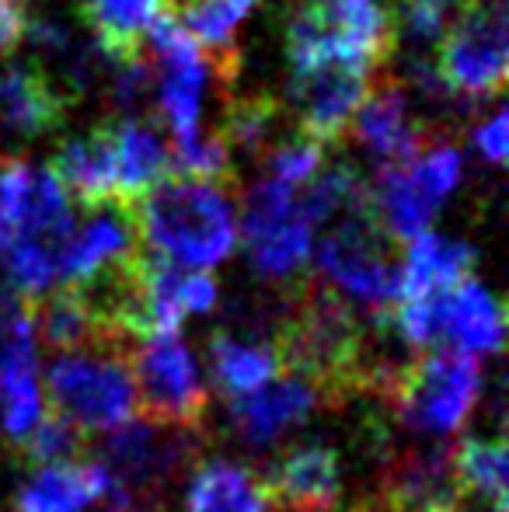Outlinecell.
<instances>
[{
    "label": "cell",
    "instance_id": "3",
    "mask_svg": "<svg viewBox=\"0 0 509 512\" xmlns=\"http://www.w3.org/2000/svg\"><path fill=\"white\" fill-rule=\"evenodd\" d=\"M332 230L321 237L314 255V279L332 297L349 304L356 314L387 328V317L398 300L401 244L384 230L374 206V189L346 206Z\"/></svg>",
    "mask_w": 509,
    "mask_h": 512
},
{
    "label": "cell",
    "instance_id": "24",
    "mask_svg": "<svg viewBox=\"0 0 509 512\" xmlns=\"http://www.w3.org/2000/svg\"><path fill=\"white\" fill-rule=\"evenodd\" d=\"M161 7L164 0H84L81 21L112 63H133L147 56L143 42Z\"/></svg>",
    "mask_w": 509,
    "mask_h": 512
},
{
    "label": "cell",
    "instance_id": "29",
    "mask_svg": "<svg viewBox=\"0 0 509 512\" xmlns=\"http://www.w3.org/2000/svg\"><path fill=\"white\" fill-rule=\"evenodd\" d=\"M14 453H18L21 464L32 467L70 464V460H77L84 453V432L46 408L39 422H35V429L14 446Z\"/></svg>",
    "mask_w": 509,
    "mask_h": 512
},
{
    "label": "cell",
    "instance_id": "33",
    "mask_svg": "<svg viewBox=\"0 0 509 512\" xmlns=\"http://www.w3.org/2000/svg\"><path fill=\"white\" fill-rule=\"evenodd\" d=\"M28 7L25 0H0V53H14L28 35Z\"/></svg>",
    "mask_w": 509,
    "mask_h": 512
},
{
    "label": "cell",
    "instance_id": "1",
    "mask_svg": "<svg viewBox=\"0 0 509 512\" xmlns=\"http://www.w3.org/2000/svg\"><path fill=\"white\" fill-rule=\"evenodd\" d=\"M74 227V206L49 164L0 161V262L21 297L39 300L53 290Z\"/></svg>",
    "mask_w": 509,
    "mask_h": 512
},
{
    "label": "cell",
    "instance_id": "12",
    "mask_svg": "<svg viewBox=\"0 0 509 512\" xmlns=\"http://www.w3.org/2000/svg\"><path fill=\"white\" fill-rule=\"evenodd\" d=\"M374 70L353 63H321L297 70L290 81V102L297 108V133L311 136L321 147H332L349 133L356 108L374 88Z\"/></svg>",
    "mask_w": 509,
    "mask_h": 512
},
{
    "label": "cell",
    "instance_id": "23",
    "mask_svg": "<svg viewBox=\"0 0 509 512\" xmlns=\"http://www.w3.org/2000/svg\"><path fill=\"white\" fill-rule=\"evenodd\" d=\"M105 492V471L98 460L35 467V474L14 495V512H84Z\"/></svg>",
    "mask_w": 509,
    "mask_h": 512
},
{
    "label": "cell",
    "instance_id": "15",
    "mask_svg": "<svg viewBox=\"0 0 509 512\" xmlns=\"http://www.w3.org/2000/svg\"><path fill=\"white\" fill-rule=\"evenodd\" d=\"M349 126H353V133L360 136V143L374 154V161L381 164V168L405 164L408 157H415L433 140V136L412 119L405 88H401L398 81H391V77L374 81V88L363 98V105L356 108Z\"/></svg>",
    "mask_w": 509,
    "mask_h": 512
},
{
    "label": "cell",
    "instance_id": "11",
    "mask_svg": "<svg viewBox=\"0 0 509 512\" xmlns=\"http://www.w3.org/2000/svg\"><path fill=\"white\" fill-rule=\"evenodd\" d=\"M314 223L300 206V192L276 178H262L245 199L241 241L248 262L265 279H297L314 251Z\"/></svg>",
    "mask_w": 509,
    "mask_h": 512
},
{
    "label": "cell",
    "instance_id": "28",
    "mask_svg": "<svg viewBox=\"0 0 509 512\" xmlns=\"http://www.w3.org/2000/svg\"><path fill=\"white\" fill-rule=\"evenodd\" d=\"M258 0H175L182 28L206 53H234V28Z\"/></svg>",
    "mask_w": 509,
    "mask_h": 512
},
{
    "label": "cell",
    "instance_id": "35",
    "mask_svg": "<svg viewBox=\"0 0 509 512\" xmlns=\"http://www.w3.org/2000/svg\"><path fill=\"white\" fill-rule=\"evenodd\" d=\"M401 4H429V7H447V0H401Z\"/></svg>",
    "mask_w": 509,
    "mask_h": 512
},
{
    "label": "cell",
    "instance_id": "14",
    "mask_svg": "<svg viewBox=\"0 0 509 512\" xmlns=\"http://www.w3.org/2000/svg\"><path fill=\"white\" fill-rule=\"evenodd\" d=\"M325 405L318 387L311 380L297 377L290 370H279L272 380L258 384L255 391L227 398L231 425L248 446H269L300 422L311 418V411Z\"/></svg>",
    "mask_w": 509,
    "mask_h": 512
},
{
    "label": "cell",
    "instance_id": "7",
    "mask_svg": "<svg viewBox=\"0 0 509 512\" xmlns=\"http://www.w3.org/2000/svg\"><path fill=\"white\" fill-rule=\"evenodd\" d=\"M49 411L81 432H109L136 415L129 345L98 342L60 352L46 373Z\"/></svg>",
    "mask_w": 509,
    "mask_h": 512
},
{
    "label": "cell",
    "instance_id": "32",
    "mask_svg": "<svg viewBox=\"0 0 509 512\" xmlns=\"http://www.w3.org/2000/svg\"><path fill=\"white\" fill-rule=\"evenodd\" d=\"M506 133H509V115L503 112V108H499V112L475 133L482 157L489 164H496V168H503V164H506V150H509V136Z\"/></svg>",
    "mask_w": 509,
    "mask_h": 512
},
{
    "label": "cell",
    "instance_id": "9",
    "mask_svg": "<svg viewBox=\"0 0 509 512\" xmlns=\"http://www.w3.org/2000/svg\"><path fill=\"white\" fill-rule=\"evenodd\" d=\"M129 370H133L140 418L171 429H203L210 394L178 331L140 338V345L129 349Z\"/></svg>",
    "mask_w": 509,
    "mask_h": 512
},
{
    "label": "cell",
    "instance_id": "6",
    "mask_svg": "<svg viewBox=\"0 0 509 512\" xmlns=\"http://www.w3.org/2000/svg\"><path fill=\"white\" fill-rule=\"evenodd\" d=\"M377 394L394 418L415 432L450 436L464 429L482 394V366L457 349H426L405 366H391Z\"/></svg>",
    "mask_w": 509,
    "mask_h": 512
},
{
    "label": "cell",
    "instance_id": "31",
    "mask_svg": "<svg viewBox=\"0 0 509 512\" xmlns=\"http://www.w3.org/2000/svg\"><path fill=\"white\" fill-rule=\"evenodd\" d=\"M325 150L321 143H314L311 136L293 133L290 140L269 143L262 150L265 154V178H276L283 185L300 189L304 182H311L321 168H325Z\"/></svg>",
    "mask_w": 509,
    "mask_h": 512
},
{
    "label": "cell",
    "instance_id": "19",
    "mask_svg": "<svg viewBox=\"0 0 509 512\" xmlns=\"http://www.w3.org/2000/svg\"><path fill=\"white\" fill-rule=\"evenodd\" d=\"M443 342L468 356H496L506 342L503 304L475 276L450 286L443 297Z\"/></svg>",
    "mask_w": 509,
    "mask_h": 512
},
{
    "label": "cell",
    "instance_id": "18",
    "mask_svg": "<svg viewBox=\"0 0 509 512\" xmlns=\"http://www.w3.org/2000/svg\"><path fill=\"white\" fill-rule=\"evenodd\" d=\"M70 112V98L39 63H11L0 74V126L18 136L53 133Z\"/></svg>",
    "mask_w": 509,
    "mask_h": 512
},
{
    "label": "cell",
    "instance_id": "21",
    "mask_svg": "<svg viewBox=\"0 0 509 512\" xmlns=\"http://www.w3.org/2000/svg\"><path fill=\"white\" fill-rule=\"evenodd\" d=\"M471 269H475V248L471 244L450 241V237H440L433 230H422L419 237L408 241L405 255H401L398 300L450 290L461 279H468Z\"/></svg>",
    "mask_w": 509,
    "mask_h": 512
},
{
    "label": "cell",
    "instance_id": "16",
    "mask_svg": "<svg viewBox=\"0 0 509 512\" xmlns=\"http://www.w3.org/2000/svg\"><path fill=\"white\" fill-rule=\"evenodd\" d=\"M265 485L283 512H332L342 495V460L332 446H297L272 464Z\"/></svg>",
    "mask_w": 509,
    "mask_h": 512
},
{
    "label": "cell",
    "instance_id": "8",
    "mask_svg": "<svg viewBox=\"0 0 509 512\" xmlns=\"http://www.w3.org/2000/svg\"><path fill=\"white\" fill-rule=\"evenodd\" d=\"M450 98L485 102L506 91L509 21L503 0H464L440 39L433 63Z\"/></svg>",
    "mask_w": 509,
    "mask_h": 512
},
{
    "label": "cell",
    "instance_id": "2",
    "mask_svg": "<svg viewBox=\"0 0 509 512\" xmlns=\"http://www.w3.org/2000/svg\"><path fill=\"white\" fill-rule=\"evenodd\" d=\"M238 182H199L168 175L136 199L140 241L178 269H213L238 244Z\"/></svg>",
    "mask_w": 509,
    "mask_h": 512
},
{
    "label": "cell",
    "instance_id": "27",
    "mask_svg": "<svg viewBox=\"0 0 509 512\" xmlns=\"http://www.w3.org/2000/svg\"><path fill=\"white\" fill-rule=\"evenodd\" d=\"M32 317H35V335L56 352H70V349H84V345L105 342L88 304H84L70 286H63L60 293L39 300V304L32 300Z\"/></svg>",
    "mask_w": 509,
    "mask_h": 512
},
{
    "label": "cell",
    "instance_id": "22",
    "mask_svg": "<svg viewBox=\"0 0 509 512\" xmlns=\"http://www.w3.org/2000/svg\"><path fill=\"white\" fill-rule=\"evenodd\" d=\"M119 147V199H143L157 182L168 178L171 147L164 140V126L154 112L126 115L116 122Z\"/></svg>",
    "mask_w": 509,
    "mask_h": 512
},
{
    "label": "cell",
    "instance_id": "10",
    "mask_svg": "<svg viewBox=\"0 0 509 512\" xmlns=\"http://www.w3.org/2000/svg\"><path fill=\"white\" fill-rule=\"evenodd\" d=\"M461 182V150L450 140H429L405 164L377 171L374 206L384 230L398 244H408L429 230L436 209Z\"/></svg>",
    "mask_w": 509,
    "mask_h": 512
},
{
    "label": "cell",
    "instance_id": "25",
    "mask_svg": "<svg viewBox=\"0 0 509 512\" xmlns=\"http://www.w3.org/2000/svg\"><path fill=\"white\" fill-rule=\"evenodd\" d=\"M450 478L454 492L471 495L489 512H509V450L503 436L464 439L450 450Z\"/></svg>",
    "mask_w": 509,
    "mask_h": 512
},
{
    "label": "cell",
    "instance_id": "17",
    "mask_svg": "<svg viewBox=\"0 0 509 512\" xmlns=\"http://www.w3.org/2000/svg\"><path fill=\"white\" fill-rule=\"evenodd\" d=\"M49 171L60 178L67 196L84 209L119 199V147L116 122H102L98 129L67 140L49 161Z\"/></svg>",
    "mask_w": 509,
    "mask_h": 512
},
{
    "label": "cell",
    "instance_id": "30",
    "mask_svg": "<svg viewBox=\"0 0 509 512\" xmlns=\"http://www.w3.org/2000/svg\"><path fill=\"white\" fill-rule=\"evenodd\" d=\"M279 119V102L269 95H252V98H234L224 112V126L217 129L227 140L231 150H265L269 147V133Z\"/></svg>",
    "mask_w": 509,
    "mask_h": 512
},
{
    "label": "cell",
    "instance_id": "26",
    "mask_svg": "<svg viewBox=\"0 0 509 512\" xmlns=\"http://www.w3.org/2000/svg\"><path fill=\"white\" fill-rule=\"evenodd\" d=\"M210 373L224 398L255 391L258 384L279 373V356L272 342H248L231 331H213L210 338Z\"/></svg>",
    "mask_w": 509,
    "mask_h": 512
},
{
    "label": "cell",
    "instance_id": "20",
    "mask_svg": "<svg viewBox=\"0 0 509 512\" xmlns=\"http://www.w3.org/2000/svg\"><path fill=\"white\" fill-rule=\"evenodd\" d=\"M265 478L234 460H199L185 492V512H272Z\"/></svg>",
    "mask_w": 509,
    "mask_h": 512
},
{
    "label": "cell",
    "instance_id": "34",
    "mask_svg": "<svg viewBox=\"0 0 509 512\" xmlns=\"http://www.w3.org/2000/svg\"><path fill=\"white\" fill-rule=\"evenodd\" d=\"M422 512H461V509H457V499H447V502H433V506H426Z\"/></svg>",
    "mask_w": 509,
    "mask_h": 512
},
{
    "label": "cell",
    "instance_id": "36",
    "mask_svg": "<svg viewBox=\"0 0 509 512\" xmlns=\"http://www.w3.org/2000/svg\"><path fill=\"white\" fill-rule=\"evenodd\" d=\"M332 512H339V509H332Z\"/></svg>",
    "mask_w": 509,
    "mask_h": 512
},
{
    "label": "cell",
    "instance_id": "13",
    "mask_svg": "<svg viewBox=\"0 0 509 512\" xmlns=\"http://www.w3.org/2000/svg\"><path fill=\"white\" fill-rule=\"evenodd\" d=\"M143 255L140 223H136L133 199H112V203L91 206L88 220L74 227V237L63 255V283H88V279L109 276Z\"/></svg>",
    "mask_w": 509,
    "mask_h": 512
},
{
    "label": "cell",
    "instance_id": "4",
    "mask_svg": "<svg viewBox=\"0 0 509 512\" xmlns=\"http://www.w3.org/2000/svg\"><path fill=\"white\" fill-rule=\"evenodd\" d=\"M199 432L171 429L147 418L109 429L95 460L105 471V512H168L171 485L199 457Z\"/></svg>",
    "mask_w": 509,
    "mask_h": 512
},
{
    "label": "cell",
    "instance_id": "5",
    "mask_svg": "<svg viewBox=\"0 0 509 512\" xmlns=\"http://www.w3.org/2000/svg\"><path fill=\"white\" fill-rule=\"evenodd\" d=\"M398 18L384 0H297L286 18V60L293 74L321 63L377 70L391 60Z\"/></svg>",
    "mask_w": 509,
    "mask_h": 512
}]
</instances>
